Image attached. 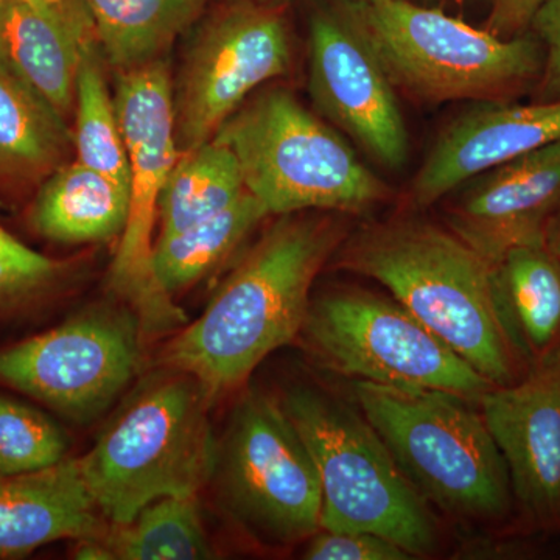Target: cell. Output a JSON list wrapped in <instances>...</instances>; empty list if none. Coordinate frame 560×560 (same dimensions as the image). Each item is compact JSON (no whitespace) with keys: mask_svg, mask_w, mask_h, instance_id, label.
I'll return each mask as SVG.
<instances>
[{"mask_svg":"<svg viewBox=\"0 0 560 560\" xmlns=\"http://www.w3.org/2000/svg\"><path fill=\"white\" fill-rule=\"evenodd\" d=\"M103 559L202 560L215 558L198 497H164L150 503L128 525H110L102 539Z\"/></svg>","mask_w":560,"mask_h":560,"instance_id":"cell-24","label":"cell"},{"mask_svg":"<svg viewBox=\"0 0 560 560\" xmlns=\"http://www.w3.org/2000/svg\"><path fill=\"white\" fill-rule=\"evenodd\" d=\"M530 33L545 49V66L536 86V102L560 101V0H544L530 20Z\"/></svg>","mask_w":560,"mask_h":560,"instance_id":"cell-30","label":"cell"},{"mask_svg":"<svg viewBox=\"0 0 560 560\" xmlns=\"http://www.w3.org/2000/svg\"><path fill=\"white\" fill-rule=\"evenodd\" d=\"M280 401L318 470L320 529L377 534L412 558L436 551L440 525L430 504L360 408L311 386L291 388Z\"/></svg>","mask_w":560,"mask_h":560,"instance_id":"cell-6","label":"cell"},{"mask_svg":"<svg viewBox=\"0 0 560 560\" xmlns=\"http://www.w3.org/2000/svg\"><path fill=\"white\" fill-rule=\"evenodd\" d=\"M526 517L560 525V366L493 386L478 401Z\"/></svg>","mask_w":560,"mask_h":560,"instance_id":"cell-14","label":"cell"},{"mask_svg":"<svg viewBox=\"0 0 560 560\" xmlns=\"http://www.w3.org/2000/svg\"><path fill=\"white\" fill-rule=\"evenodd\" d=\"M98 43L117 68L154 61L205 5L206 0H84Z\"/></svg>","mask_w":560,"mask_h":560,"instance_id":"cell-23","label":"cell"},{"mask_svg":"<svg viewBox=\"0 0 560 560\" xmlns=\"http://www.w3.org/2000/svg\"><path fill=\"white\" fill-rule=\"evenodd\" d=\"M91 40L75 11L0 2V68L66 121L75 109L77 77Z\"/></svg>","mask_w":560,"mask_h":560,"instance_id":"cell-18","label":"cell"},{"mask_svg":"<svg viewBox=\"0 0 560 560\" xmlns=\"http://www.w3.org/2000/svg\"><path fill=\"white\" fill-rule=\"evenodd\" d=\"M394 86L423 102H511L536 90L545 49L533 33L500 38L407 0H345Z\"/></svg>","mask_w":560,"mask_h":560,"instance_id":"cell-5","label":"cell"},{"mask_svg":"<svg viewBox=\"0 0 560 560\" xmlns=\"http://www.w3.org/2000/svg\"><path fill=\"white\" fill-rule=\"evenodd\" d=\"M62 272L65 264L32 249L0 224V318L46 298Z\"/></svg>","mask_w":560,"mask_h":560,"instance_id":"cell-28","label":"cell"},{"mask_svg":"<svg viewBox=\"0 0 560 560\" xmlns=\"http://www.w3.org/2000/svg\"><path fill=\"white\" fill-rule=\"evenodd\" d=\"M291 50L271 3L232 7L201 36L180 88L176 142L180 153L208 142L261 84L289 72Z\"/></svg>","mask_w":560,"mask_h":560,"instance_id":"cell-12","label":"cell"},{"mask_svg":"<svg viewBox=\"0 0 560 560\" xmlns=\"http://www.w3.org/2000/svg\"><path fill=\"white\" fill-rule=\"evenodd\" d=\"M65 431L38 408L0 394V475L46 469L68 456Z\"/></svg>","mask_w":560,"mask_h":560,"instance_id":"cell-27","label":"cell"},{"mask_svg":"<svg viewBox=\"0 0 560 560\" xmlns=\"http://www.w3.org/2000/svg\"><path fill=\"white\" fill-rule=\"evenodd\" d=\"M143 331L130 307L94 305L0 349V386L73 422L103 415L138 372Z\"/></svg>","mask_w":560,"mask_h":560,"instance_id":"cell-11","label":"cell"},{"mask_svg":"<svg viewBox=\"0 0 560 560\" xmlns=\"http://www.w3.org/2000/svg\"><path fill=\"white\" fill-rule=\"evenodd\" d=\"M393 81L342 3L311 22V80L316 108L389 171L408 160L407 125Z\"/></svg>","mask_w":560,"mask_h":560,"instance_id":"cell-13","label":"cell"},{"mask_svg":"<svg viewBox=\"0 0 560 560\" xmlns=\"http://www.w3.org/2000/svg\"><path fill=\"white\" fill-rule=\"evenodd\" d=\"M364 418L422 499L451 517L495 522L514 503L478 401L442 389L353 382Z\"/></svg>","mask_w":560,"mask_h":560,"instance_id":"cell-4","label":"cell"},{"mask_svg":"<svg viewBox=\"0 0 560 560\" xmlns=\"http://www.w3.org/2000/svg\"><path fill=\"white\" fill-rule=\"evenodd\" d=\"M300 337L319 363L355 382L442 389L477 401L493 388L400 302L355 287L313 298Z\"/></svg>","mask_w":560,"mask_h":560,"instance_id":"cell-8","label":"cell"},{"mask_svg":"<svg viewBox=\"0 0 560 560\" xmlns=\"http://www.w3.org/2000/svg\"><path fill=\"white\" fill-rule=\"evenodd\" d=\"M304 559L311 560H408L404 548L364 530L319 529L308 539Z\"/></svg>","mask_w":560,"mask_h":560,"instance_id":"cell-29","label":"cell"},{"mask_svg":"<svg viewBox=\"0 0 560 560\" xmlns=\"http://www.w3.org/2000/svg\"><path fill=\"white\" fill-rule=\"evenodd\" d=\"M213 138L230 147L246 189L270 215L363 213L388 198V186L352 147L289 91L260 94Z\"/></svg>","mask_w":560,"mask_h":560,"instance_id":"cell-7","label":"cell"},{"mask_svg":"<svg viewBox=\"0 0 560 560\" xmlns=\"http://www.w3.org/2000/svg\"><path fill=\"white\" fill-rule=\"evenodd\" d=\"M270 215L249 190L223 212L194 226L160 235L153 249V270L161 289L173 296L194 285L234 253Z\"/></svg>","mask_w":560,"mask_h":560,"instance_id":"cell-21","label":"cell"},{"mask_svg":"<svg viewBox=\"0 0 560 560\" xmlns=\"http://www.w3.org/2000/svg\"><path fill=\"white\" fill-rule=\"evenodd\" d=\"M257 2H261V3H275L276 0H257Z\"/></svg>","mask_w":560,"mask_h":560,"instance_id":"cell-34","label":"cell"},{"mask_svg":"<svg viewBox=\"0 0 560 560\" xmlns=\"http://www.w3.org/2000/svg\"><path fill=\"white\" fill-rule=\"evenodd\" d=\"M459 187L464 189L448 209V226L490 264L514 246L544 242L545 226L560 205V140Z\"/></svg>","mask_w":560,"mask_h":560,"instance_id":"cell-15","label":"cell"},{"mask_svg":"<svg viewBox=\"0 0 560 560\" xmlns=\"http://www.w3.org/2000/svg\"><path fill=\"white\" fill-rule=\"evenodd\" d=\"M335 254L338 267L382 283L493 386L525 377L497 315L492 264L455 232L390 220L361 228Z\"/></svg>","mask_w":560,"mask_h":560,"instance_id":"cell-2","label":"cell"},{"mask_svg":"<svg viewBox=\"0 0 560 560\" xmlns=\"http://www.w3.org/2000/svg\"><path fill=\"white\" fill-rule=\"evenodd\" d=\"M492 293L525 375L560 366V260L545 242L514 246L493 261Z\"/></svg>","mask_w":560,"mask_h":560,"instance_id":"cell-19","label":"cell"},{"mask_svg":"<svg viewBox=\"0 0 560 560\" xmlns=\"http://www.w3.org/2000/svg\"><path fill=\"white\" fill-rule=\"evenodd\" d=\"M69 140L66 121L0 68V171L24 178L51 173Z\"/></svg>","mask_w":560,"mask_h":560,"instance_id":"cell-25","label":"cell"},{"mask_svg":"<svg viewBox=\"0 0 560 560\" xmlns=\"http://www.w3.org/2000/svg\"><path fill=\"white\" fill-rule=\"evenodd\" d=\"M110 523L98 511L80 458L0 475V559L24 558L60 540H98Z\"/></svg>","mask_w":560,"mask_h":560,"instance_id":"cell-17","label":"cell"},{"mask_svg":"<svg viewBox=\"0 0 560 560\" xmlns=\"http://www.w3.org/2000/svg\"><path fill=\"white\" fill-rule=\"evenodd\" d=\"M213 401L197 378L161 368L125 400L94 447L80 458L98 511L128 525L164 497H198L212 481L219 441Z\"/></svg>","mask_w":560,"mask_h":560,"instance_id":"cell-3","label":"cell"},{"mask_svg":"<svg viewBox=\"0 0 560 560\" xmlns=\"http://www.w3.org/2000/svg\"><path fill=\"white\" fill-rule=\"evenodd\" d=\"M346 232L331 217L282 215L224 280L200 318L160 352L212 401L241 388L270 353L300 337L312 287Z\"/></svg>","mask_w":560,"mask_h":560,"instance_id":"cell-1","label":"cell"},{"mask_svg":"<svg viewBox=\"0 0 560 560\" xmlns=\"http://www.w3.org/2000/svg\"><path fill=\"white\" fill-rule=\"evenodd\" d=\"M130 190L80 162L60 165L31 210L33 230L57 243L102 242L124 232Z\"/></svg>","mask_w":560,"mask_h":560,"instance_id":"cell-20","label":"cell"},{"mask_svg":"<svg viewBox=\"0 0 560 560\" xmlns=\"http://www.w3.org/2000/svg\"><path fill=\"white\" fill-rule=\"evenodd\" d=\"M114 103L131 176L130 210L110 265V287L138 315L147 337L176 329L186 320L153 270L161 194L180 154L167 68L154 60L124 70Z\"/></svg>","mask_w":560,"mask_h":560,"instance_id":"cell-10","label":"cell"},{"mask_svg":"<svg viewBox=\"0 0 560 560\" xmlns=\"http://www.w3.org/2000/svg\"><path fill=\"white\" fill-rule=\"evenodd\" d=\"M180 154L162 189L160 235L175 234L223 212L248 190L237 158L220 140L212 138Z\"/></svg>","mask_w":560,"mask_h":560,"instance_id":"cell-22","label":"cell"},{"mask_svg":"<svg viewBox=\"0 0 560 560\" xmlns=\"http://www.w3.org/2000/svg\"><path fill=\"white\" fill-rule=\"evenodd\" d=\"M544 242L547 248L560 260V205L545 226Z\"/></svg>","mask_w":560,"mask_h":560,"instance_id":"cell-32","label":"cell"},{"mask_svg":"<svg viewBox=\"0 0 560 560\" xmlns=\"http://www.w3.org/2000/svg\"><path fill=\"white\" fill-rule=\"evenodd\" d=\"M3 2V0H0ZM13 2L25 3V5L32 7V9L40 11H68L70 5L66 0H13Z\"/></svg>","mask_w":560,"mask_h":560,"instance_id":"cell-33","label":"cell"},{"mask_svg":"<svg viewBox=\"0 0 560 560\" xmlns=\"http://www.w3.org/2000/svg\"><path fill=\"white\" fill-rule=\"evenodd\" d=\"M73 110L77 162L101 172L130 190V161L117 117L116 103L110 98L92 43L84 47L81 57Z\"/></svg>","mask_w":560,"mask_h":560,"instance_id":"cell-26","label":"cell"},{"mask_svg":"<svg viewBox=\"0 0 560 560\" xmlns=\"http://www.w3.org/2000/svg\"><path fill=\"white\" fill-rule=\"evenodd\" d=\"M212 481L224 510L268 547L308 540L320 529L318 470L282 401L250 389L219 442Z\"/></svg>","mask_w":560,"mask_h":560,"instance_id":"cell-9","label":"cell"},{"mask_svg":"<svg viewBox=\"0 0 560 560\" xmlns=\"http://www.w3.org/2000/svg\"><path fill=\"white\" fill-rule=\"evenodd\" d=\"M558 140L560 101L481 103L441 132L412 183V201L429 208L480 173Z\"/></svg>","mask_w":560,"mask_h":560,"instance_id":"cell-16","label":"cell"},{"mask_svg":"<svg viewBox=\"0 0 560 560\" xmlns=\"http://www.w3.org/2000/svg\"><path fill=\"white\" fill-rule=\"evenodd\" d=\"M544 0H492L486 31L500 38H514L528 32L530 20Z\"/></svg>","mask_w":560,"mask_h":560,"instance_id":"cell-31","label":"cell"}]
</instances>
